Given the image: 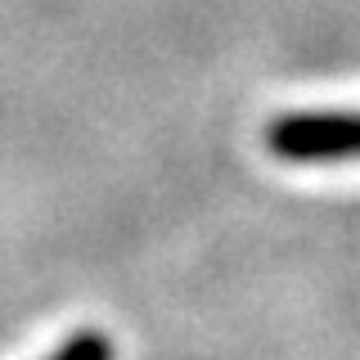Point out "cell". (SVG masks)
<instances>
[{
    "instance_id": "6da1fadb",
    "label": "cell",
    "mask_w": 360,
    "mask_h": 360,
    "mask_svg": "<svg viewBox=\"0 0 360 360\" xmlns=\"http://www.w3.org/2000/svg\"><path fill=\"white\" fill-rule=\"evenodd\" d=\"M266 149L288 167L360 162V108L284 112L266 127Z\"/></svg>"
},
{
    "instance_id": "7a4b0ae2",
    "label": "cell",
    "mask_w": 360,
    "mask_h": 360,
    "mask_svg": "<svg viewBox=\"0 0 360 360\" xmlns=\"http://www.w3.org/2000/svg\"><path fill=\"white\" fill-rule=\"evenodd\" d=\"M50 360H112V342L104 333H77V338H68Z\"/></svg>"
}]
</instances>
